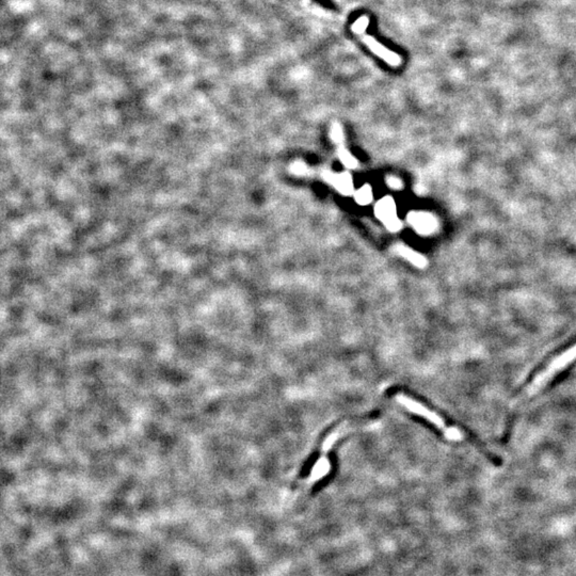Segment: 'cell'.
Instances as JSON below:
<instances>
[{
	"mask_svg": "<svg viewBox=\"0 0 576 576\" xmlns=\"http://www.w3.org/2000/svg\"><path fill=\"white\" fill-rule=\"evenodd\" d=\"M396 401L401 403L403 408H405L409 412L417 415V416L423 417L427 422L434 425L438 429L443 432L444 436L451 441H462L464 439V434H462L459 428L456 427L449 426L446 424L443 417L436 413V411L431 410L430 408L425 405L424 403H420L416 399L409 397L405 394H397L395 397Z\"/></svg>",
	"mask_w": 576,
	"mask_h": 576,
	"instance_id": "6da1fadb",
	"label": "cell"
},
{
	"mask_svg": "<svg viewBox=\"0 0 576 576\" xmlns=\"http://www.w3.org/2000/svg\"><path fill=\"white\" fill-rule=\"evenodd\" d=\"M575 360L576 344L572 346L571 348H569V349L560 353L558 357L555 358L551 362L550 364L547 365V368L543 369L541 373H539L537 377L529 384V386H527L524 395L533 396L538 391H540L541 388H544L551 379L554 378L558 373L566 368V366H569Z\"/></svg>",
	"mask_w": 576,
	"mask_h": 576,
	"instance_id": "7a4b0ae2",
	"label": "cell"
},
{
	"mask_svg": "<svg viewBox=\"0 0 576 576\" xmlns=\"http://www.w3.org/2000/svg\"><path fill=\"white\" fill-rule=\"evenodd\" d=\"M368 25V17L366 15H363L355 21V24L352 25V30L361 38L362 41L364 42L365 45L371 49V53L378 55L379 58L384 59V62L388 63V66H393V68L401 66V62H403L401 55L386 49V46L379 43L374 36H368L366 34Z\"/></svg>",
	"mask_w": 576,
	"mask_h": 576,
	"instance_id": "3957f363",
	"label": "cell"
},
{
	"mask_svg": "<svg viewBox=\"0 0 576 576\" xmlns=\"http://www.w3.org/2000/svg\"><path fill=\"white\" fill-rule=\"evenodd\" d=\"M376 215L384 222L390 231H395L401 229V222L396 215L395 202L390 197L382 199L376 205Z\"/></svg>",
	"mask_w": 576,
	"mask_h": 576,
	"instance_id": "277c9868",
	"label": "cell"
},
{
	"mask_svg": "<svg viewBox=\"0 0 576 576\" xmlns=\"http://www.w3.org/2000/svg\"><path fill=\"white\" fill-rule=\"evenodd\" d=\"M408 219L421 234H429L436 227V219L428 212H411Z\"/></svg>",
	"mask_w": 576,
	"mask_h": 576,
	"instance_id": "5b68a950",
	"label": "cell"
},
{
	"mask_svg": "<svg viewBox=\"0 0 576 576\" xmlns=\"http://www.w3.org/2000/svg\"><path fill=\"white\" fill-rule=\"evenodd\" d=\"M323 179L331 185L334 186L342 195H350L353 191L351 176L348 173L334 174L326 172L323 174Z\"/></svg>",
	"mask_w": 576,
	"mask_h": 576,
	"instance_id": "8992f818",
	"label": "cell"
},
{
	"mask_svg": "<svg viewBox=\"0 0 576 576\" xmlns=\"http://www.w3.org/2000/svg\"><path fill=\"white\" fill-rule=\"evenodd\" d=\"M331 471V463L327 457H321L318 460L316 461L313 468H312L311 473L308 479L310 482L319 481L323 479L328 475Z\"/></svg>",
	"mask_w": 576,
	"mask_h": 576,
	"instance_id": "52a82bcc",
	"label": "cell"
},
{
	"mask_svg": "<svg viewBox=\"0 0 576 576\" xmlns=\"http://www.w3.org/2000/svg\"><path fill=\"white\" fill-rule=\"evenodd\" d=\"M397 251L398 253L401 254L403 258H405V260L411 262V263L414 264V265L417 266V267L423 268L426 266V260H425L422 255H420V254L416 253L414 251L408 248V247H398Z\"/></svg>",
	"mask_w": 576,
	"mask_h": 576,
	"instance_id": "ba28073f",
	"label": "cell"
},
{
	"mask_svg": "<svg viewBox=\"0 0 576 576\" xmlns=\"http://www.w3.org/2000/svg\"><path fill=\"white\" fill-rule=\"evenodd\" d=\"M355 199L360 205H368L373 201V189L371 186L365 185L355 193Z\"/></svg>",
	"mask_w": 576,
	"mask_h": 576,
	"instance_id": "9c48e42d",
	"label": "cell"
},
{
	"mask_svg": "<svg viewBox=\"0 0 576 576\" xmlns=\"http://www.w3.org/2000/svg\"><path fill=\"white\" fill-rule=\"evenodd\" d=\"M338 156H340V160H342V164H345L349 169H353L358 166V160L342 147H340V150H338Z\"/></svg>",
	"mask_w": 576,
	"mask_h": 576,
	"instance_id": "30bf717a",
	"label": "cell"
},
{
	"mask_svg": "<svg viewBox=\"0 0 576 576\" xmlns=\"http://www.w3.org/2000/svg\"><path fill=\"white\" fill-rule=\"evenodd\" d=\"M331 138H332L333 140L336 141V143H340L344 139V135H342V129L340 127V124H334L332 126V129H331Z\"/></svg>",
	"mask_w": 576,
	"mask_h": 576,
	"instance_id": "8fae6325",
	"label": "cell"
},
{
	"mask_svg": "<svg viewBox=\"0 0 576 576\" xmlns=\"http://www.w3.org/2000/svg\"><path fill=\"white\" fill-rule=\"evenodd\" d=\"M388 185L391 187L392 189H401V181L399 179H396V177H390L388 179Z\"/></svg>",
	"mask_w": 576,
	"mask_h": 576,
	"instance_id": "7c38bea8",
	"label": "cell"
},
{
	"mask_svg": "<svg viewBox=\"0 0 576 576\" xmlns=\"http://www.w3.org/2000/svg\"><path fill=\"white\" fill-rule=\"evenodd\" d=\"M296 170L297 172H299L301 174H306L308 173V168H306L305 164H296Z\"/></svg>",
	"mask_w": 576,
	"mask_h": 576,
	"instance_id": "4fadbf2b",
	"label": "cell"
}]
</instances>
